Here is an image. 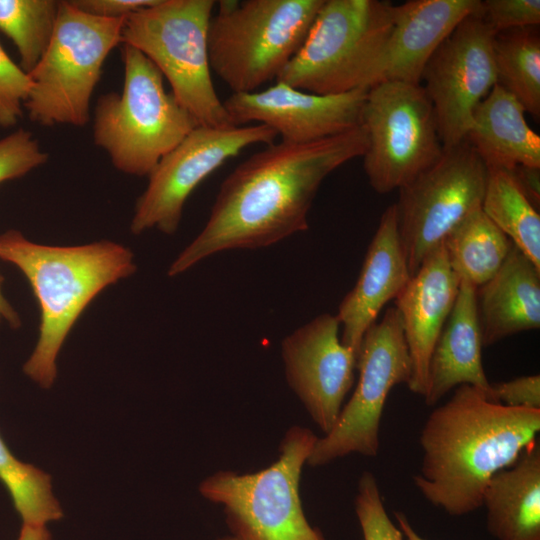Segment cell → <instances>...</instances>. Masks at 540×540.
Wrapping results in <instances>:
<instances>
[{
    "label": "cell",
    "instance_id": "obj_1",
    "mask_svg": "<svg viewBox=\"0 0 540 540\" xmlns=\"http://www.w3.org/2000/svg\"><path fill=\"white\" fill-rule=\"evenodd\" d=\"M368 140L362 125L308 143L266 145L225 178L206 225L173 261L168 275L233 249L275 244L308 229V213L323 180L362 157Z\"/></svg>",
    "mask_w": 540,
    "mask_h": 540
},
{
    "label": "cell",
    "instance_id": "obj_2",
    "mask_svg": "<svg viewBox=\"0 0 540 540\" xmlns=\"http://www.w3.org/2000/svg\"><path fill=\"white\" fill-rule=\"evenodd\" d=\"M539 431L540 409L509 407L461 385L423 425L414 484L430 504L451 516L474 512L482 506L489 480L533 445Z\"/></svg>",
    "mask_w": 540,
    "mask_h": 540
},
{
    "label": "cell",
    "instance_id": "obj_3",
    "mask_svg": "<svg viewBox=\"0 0 540 540\" xmlns=\"http://www.w3.org/2000/svg\"><path fill=\"white\" fill-rule=\"evenodd\" d=\"M0 259L21 270L39 303V337L23 370L41 387L50 388L57 374L56 358L71 328L96 295L135 272L134 255L110 241L48 246L8 230L0 235Z\"/></svg>",
    "mask_w": 540,
    "mask_h": 540
},
{
    "label": "cell",
    "instance_id": "obj_4",
    "mask_svg": "<svg viewBox=\"0 0 540 540\" xmlns=\"http://www.w3.org/2000/svg\"><path fill=\"white\" fill-rule=\"evenodd\" d=\"M122 60V91L103 94L97 100L93 139L117 170L148 176L198 125L165 90L163 75L145 55L123 44Z\"/></svg>",
    "mask_w": 540,
    "mask_h": 540
},
{
    "label": "cell",
    "instance_id": "obj_5",
    "mask_svg": "<svg viewBox=\"0 0 540 540\" xmlns=\"http://www.w3.org/2000/svg\"><path fill=\"white\" fill-rule=\"evenodd\" d=\"M393 4L324 0L299 52L276 82L319 95L369 90L380 82Z\"/></svg>",
    "mask_w": 540,
    "mask_h": 540
},
{
    "label": "cell",
    "instance_id": "obj_6",
    "mask_svg": "<svg viewBox=\"0 0 540 540\" xmlns=\"http://www.w3.org/2000/svg\"><path fill=\"white\" fill-rule=\"evenodd\" d=\"M324 0L219 2L208 29L211 71L232 93L277 80L304 44Z\"/></svg>",
    "mask_w": 540,
    "mask_h": 540
},
{
    "label": "cell",
    "instance_id": "obj_7",
    "mask_svg": "<svg viewBox=\"0 0 540 540\" xmlns=\"http://www.w3.org/2000/svg\"><path fill=\"white\" fill-rule=\"evenodd\" d=\"M213 0H156L125 20L122 44L145 55L198 126H235L216 93L208 51Z\"/></svg>",
    "mask_w": 540,
    "mask_h": 540
},
{
    "label": "cell",
    "instance_id": "obj_8",
    "mask_svg": "<svg viewBox=\"0 0 540 540\" xmlns=\"http://www.w3.org/2000/svg\"><path fill=\"white\" fill-rule=\"evenodd\" d=\"M126 19L88 15L60 1L50 44L28 74L31 88L24 107L42 126H85L90 102L110 52L122 43Z\"/></svg>",
    "mask_w": 540,
    "mask_h": 540
},
{
    "label": "cell",
    "instance_id": "obj_9",
    "mask_svg": "<svg viewBox=\"0 0 540 540\" xmlns=\"http://www.w3.org/2000/svg\"><path fill=\"white\" fill-rule=\"evenodd\" d=\"M308 428H290L280 456L255 473L219 471L199 487L208 500L222 504L234 535L249 540H324L307 521L299 496L302 468L317 441Z\"/></svg>",
    "mask_w": 540,
    "mask_h": 540
},
{
    "label": "cell",
    "instance_id": "obj_10",
    "mask_svg": "<svg viewBox=\"0 0 540 540\" xmlns=\"http://www.w3.org/2000/svg\"><path fill=\"white\" fill-rule=\"evenodd\" d=\"M361 125L368 140L364 171L380 194L409 183L444 150L433 106L420 84L382 81L371 87Z\"/></svg>",
    "mask_w": 540,
    "mask_h": 540
},
{
    "label": "cell",
    "instance_id": "obj_11",
    "mask_svg": "<svg viewBox=\"0 0 540 540\" xmlns=\"http://www.w3.org/2000/svg\"><path fill=\"white\" fill-rule=\"evenodd\" d=\"M488 169L463 140L399 188L398 231L411 277L466 217L482 209Z\"/></svg>",
    "mask_w": 540,
    "mask_h": 540
},
{
    "label": "cell",
    "instance_id": "obj_12",
    "mask_svg": "<svg viewBox=\"0 0 540 540\" xmlns=\"http://www.w3.org/2000/svg\"><path fill=\"white\" fill-rule=\"evenodd\" d=\"M356 368L357 386L331 431L317 439L307 460L310 466H322L350 453L377 456L387 397L394 386L408 385L412 374L401 317L395 307L388 308L381 321L366 331Z\"/></svg>",
    "mask_w": 540,
    "mask_h": 540
},
{
    "label": "cell",
    "instance_id": "obj_13",
    "mask_svg": "<svg viewBox=\"0 0 540 540\" xmlns=\"http://www.w3.org/2000/svg\"><path fill=\"white\" fill-rule=\"evenodd\" d=\"M277 137L262 124L196 126L148 175V185L136 202L131 232L137 235L156 228L175 233L186 200L204 179L246 147L269 145Z\"/></svg>",
    "mask_w": 540,
    "mask_h": 540
},
{
    "label": "cell",
    "instance_id": "obj_14",
    "mask_svg": "<svg viewBox=\"0 0 540 540\" xmlns=\"http://www.w3.org/2000/svg\"><path fill=\"white\" fill-rule=\"evenodd\" d=\"M494 36L480 8L458 24L422 72L420 85L433 106L443 148L465 139L474 110L497 84Z\"/></svg>",
    "mask_w": 540,
    "mask_h": 540
},
{
    "label": "cell",
    "instance_id": "obj_15",
    "mask_svg": "<svg viewBox=\"0 0 540 540\" xmlns=\"http://www.w3.org/2000/svg\"><path fill=\"white\" fill-rule=\"evenodd\" d=\"M339 329L336 315L324 313L281 344L287 382L325 434L338 419L357 365V355L342 343Z\"/></svg>",
    "mask_w": 540,
    "mask_h": 540
},
{
    "label": "cell",
    "instance_id": "obj_16",
    "mask_svg": "<svg viewBox=\"0 0 540 540\" xmlns=\"http://www.w3.org/2000/svg\"><path fill=\"white\" fill-rule=\"evenodd\" d=\"M367 91L319 95L276 82L264 90L232 93L223 105L235 126L266 125L281 141L301 144L360 126Z\"/></svg>",
    "mask_w": 540,
    "mask_h": 540
},
{
    "label": "cell",
    "instance_id": "obj_17",
    "mask_svg": "<svg viewBox=\"0 0 540 540\" xmlns=\"http://www.w3.org/2000/svg\"><path fill=\"white\" fill-rule=\"evenodd\" d=\"M460 278L441 243L423 261L395 299L412 362L411 392L425 396L430 359L456 301Z\"/></svg>",
    "mask_w": 540,
    "mask_h": 540
},
{
    "label": "cell",
    "instance_id": "obj_18",
    "mask_svg": "<svg viewBox=\"0 0 540 540\" xmlns=\"http://www.w3.org/2000/svg\"><path fill=\"white\" fill-rule=\"evenodd\" d=\"M410 278L394 203L382 213L357 282L339 305L336 317L342 327V343L358 355L366 331L384 305L400 295Z\"/></svg>",
    "mask_w": 540,
    "mask_h": 540
},
{
    "label": "cell",
    "instance_id": "obj_19",
    "mask_svg": "<svg viewBox=\"0 0 540 540\" xmlns=\"http://www.w3.org/2000/svg\"><path fill=\"white\" fill-rule=\"evenodd\" d=\"M481 2L409 0L393 5V24L384 52L380 82L420 84L431 56L462 20L480 10Z\"/></svg>",
    "mask_w": 540,
    "mask_h": 540
},
{
    "label": "cell",
    "instance_id": "obj_20",
    "mask_svg": "<svg viewBox=\"0 0 540 540\" xmlns=\"http://www.w3.org/2000/svg\"><path fill=\"white\" fill-rule=\"evenodd\" d=\"M476 289L467 281L460 282L456 301L430 359L424 396L428 406L436 405L448 392L461 385L476 387L494 400L492 385L482 364L483 343Z\"/></svg>",
    "mask_w": 540,
    "mask_h": 540
},
{
    "label": "cell",
    "instance_id": "obj_21",
    "mask_svg": "<svg viewBox=\"0 0 540 540\" xmlns=\"http://www.w3.org/2000/svg\"><path fill=\"white\" fill-rule=\"evenodd\" d=\"M483 346L540 327V269L512 246L498 271L476 289Z\"/></svg>",
    "mask_w": 540,
    "mask_h": 540
},
{
    "label": "cell",
    "instance_id": "obj_22",
    "mask_svg": "<svg viewBox=\"0 0 540 540\" xmlns=\"http://www.w3.org/2000/svg\"><path fill=\"white\" fill-rule=\"evenodd\" d=\"M525 113L499 84L476 107L465 140L487 168H540V137L527 124Z\"/></svg>",
    "mask_w": 540,
    "mask_h": 540
},
{
    "label": "cell",
    "instance_id": "obj_23",
    "mask_svg": "<svg viewBox=\"0 0 540 540\" xmlns=\"http://www.w3.org/2000/svg\"><path fill=\"white\" fill-rule=\"evenodd\" d=\"M486 528L497 540H540V445L536 441L488 482Z\"/></svg>",
    "mask_w": 540,
    "mask_h": 540
},
{
    "label": "cell",
    "instance_id": "obj_24",
    "mask_svg": "<svg viewBox=\"0 0 540 540\" xmlns=\"http://www.w3.org/2000/svg\"><path fill=\"white\" fill-rule=\"evenodd\" d=\"M448 262L460 278L475 287L500 268L513 244L479 209L460 222L442 241Z\"/></svg>",
    "mask_w": 540,
    "mask_h": 540
},
{
    "label": "cell",
    "instance_id": "obj_25",
    "mask_svg": "<svg viewBox=\"0 0 540 540\" xmlns=\"http://www.w3.org/2000/svg\"><path fill=\"white\" fill-rule=\"evenodd\" d=\"M482 211L540 269V216L504 169L487 168Z\"/></svg>",
    "mask_w": 540,
    "mask_h": 540
},
{
    "label": "cell",
    "instance_id": "obj_26",
    "mask_svg": "<svg viewBox=\"0 0 540 540\" xmlns=\"http://www.w3.org/2000/svg\"><path fill=\"white\" fill-rule=\"evenodd\" d=\"M497 84L512 94L525 112L540 116V37L536 27L507 30L493 40Z\"/></svg>",
    "mask_w": 540,
    "mask_h": 540
},
{
    "label": "cell",
    "instance_id": "obj_27",
    "mask_svg": "<svg viewBox=\"0 0 540 540\" xmlns=\"http://www.w3.org/2000/svg\"><path fill=\"white\" fill-rule=\"evenodd\" d=\"M60 1L0 0V31L16 46L20 67L29 74L46 52Z\"/></svg>",
    "mask_w": 540,
    "mask_h": 540
},
{
    "label": "cell",
    "instance_id": "obj_28",
    "mask_svg": "<svg viewBox=\"0 0 540 540\" xmlns=\"http://www.w3.org/2000/svg\"><path fill=\"white\" fill-rule=\"evenodd\" d=\"M0 481L9 491L23 524L45 525L62 518L52 492L51 477L32 464L19 461L0 435Z\"/></svg>",
    "mask_w": 540,
    "mask_h": 540
},
{
    "label": "cell",
    "instance_id": "obj_29",
    "mask_svg": "<svg viewBox=\"0 0 540 540\" xmlns=\"http://www.w3.org/2000/svg\"><path fill=\"white\" fill-rule=\"evenodd\" d=\"M355 512L363 540H404L402 531L393 524L385 509L375 476L369 471L359 478Z\"/></svg>",
    "mask_w": 540,
    "mask_h": 540
},
{
    "label": "cell",
    "instance_id": "obj_30",
    "mask_svg": "<svg viewBox=\"0 0 540 540\" xmlns=\"http://www.w3.org/2000/svg\"><path fill=\"white\" fill-rule=\"evenodd\" d=\"M48 158L31 132L17 129L0 139V184L28 174Z\"/></svg>",
    "mask_w": 540,
    "mask_h": 540
},
{
    "label": "cell",
    "instance_id": "obj_31",
    "mask_svg": "<svg viewBox=\"0 0 540 540\" xmlns=\"http://www.w3.org/2000/svg\"><path fill=\"white\" fill-rule=\"evenodd\" d=\"M31 88L29 75L17 65L0 44V126H14L22 116V106Z\"/></svg>",
    "mask_w": 540,
    "mask_h": 540
},
{
    "label": "cell",
    "instance_id": "obj_32",
    "mask_svg": "<svg viewBox=\"0 0 540 540\" xmlns=\"http://www.w3.org/2000/svg\"><path fill=\"white\" fill-rule=\"evenodd\" d=\"M481 14L495 34L512 29L536 27L540 23V1L485 0L481 3Z\"/></svg>",
    "mask_w": 540,
    "mask_h": 540
},
{
    "label": "cell",
    "instance_id": "obj_33",
    "mask_svg": "<svg viewBox=\"0 0 540 540\" xmlns=\"http://www.w3.org/2000/svg\"><path fill=\"white\" fill-rule=\"evenodd\" d=\"M494 400L515 408L540 409L539 374L491 383Z\"/></svg>",
    "mask_w": 540,
    "mask_h": 540
},
{
    "label": "cell",
    "instance_id": "obj_34",
    "mask_svg": "<svg viewBox=\"0 0 540 540\" xmlns=\"http://www.w3.org/2000/svg\"><path fill=\"white\" fill-rule=\"evenodd\" d=\"M156 0H70L81 12L104 19H126L131 14L155 3Z\"/></svg>",
    "mask_w": 540,
    "mask_h": 540
},
{
    "label": "cell",
    "instance_id": "obj_35",
    "mask_svg": "<svg viewBox=\"0 0 540 540\" xmlns=\"http://www.w3.org/2000/svg\"><path fill=\"white\" fill-rule=\"evenodd\" d=\"M521 190L535 206L540 203V168L530 166H516L509 171Z\"/></svg>",
    "mask_w": 540,
    "mask_h": 540
},
{
    "label": "cell",
    "instance_id": "obj_36",
    "mask_svg": "<svg viewBox=\"0 0 540 540\" xmlns=\"http://www.w3.org/2000/svg\"><path fill=\"white\" fill-rule=\"evenodd\" d=\"M3 277L0 274V324L5 321L12 328H18L21 325V320L17 312L4 297L1 289Z\"/></svg>",
    "mask_w": 540,
    "mask_h": 540
},
{
    "label": "cell",
    "instance_id": "obj_37",
    "mask_svg": "<svg viewBox=\"0 0 540 540\" xmlns=\"http://www.w3.org/2000/svg\"><path fill=\"white\" fill-rule=\"evenodd\" d=\"M18 540H51L45 525L23 524Z\"/></svg>",
    "mask_w": 540,
    "mask_h": 540
},
{
    "label": "cell",
    "instance_id": "obj_38",
    "mask_svg": "<svg viewBox=\"0 0 540 540\" xmlns=\"http://www.w3.org/2000/svg\"><path fill=\"white\" fill-rule=\"evenodd\" d=\"M395 519L399 529L402 531L404 540H426L421 537L418 532L412 527L406 515L400 511L395 512Z\"/></svg>",
    "mask_w": 540,
    "mask_h": 540
},
{
    "label": "cell",
    "instance_id": "obj_39",
    "mask_svg": "<svg viewBox=\"0 0 540 540\" xmlns=\"http://www.w3.org/2000/svg\"><path fill=\"white\" fill-rule=\"evenodd\" d=\"M220 540H249V539L244 538V537L239 536V535H233L231 537H225V538L220 539Z\"/></svg>",
    "mask_w": 540,
    "mask_h": 540
}]
</instances>
